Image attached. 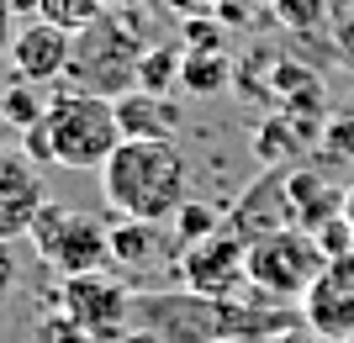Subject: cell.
<instances>
[{
    "label": "cell",
    "mask_w": 354,
    "mask_h": 343,
    "mask_svg": "<svg viewBox=\"0 0 354 343\" xmlns=\"http://www.w3.org/2000/svg\"><path fill=\"white\" fill-rule=\"evenodd\" d=\"M106 206L127 217V222L164 227L175 222L180 206L191 201V159L180 153V143H148V137H127L101 169Z\"/></svg>",
    "instance_id": "obj_1"
},
{
    "label": "cell",
    "mask_w": 354,
    "mask_h": 343,
    "mask_svg": "<svg viewBox=\"0 0 354 343\" xmlns=\"http://www.w3.org/2000/svg\"><path fill=\"white\" fill-rule=\"evenodd\" d=\"M143 37L122 11H101L85 32H74V59H69V85L85 95H106L117 101L127 90H138V63H143Z\"/></svg>",
    "instance_id": "obj_2"
},
{
    "label": "cell",
    "mask_w": 354,
    "mask_h": 343,
    "mask_svg": "<svg viewBox=\"0 0 354 343\" xmlns=\"http://www.w3.org/2000/svg\"><path fill=\"white\" fill-rule=\"evenodd\" d=\"M43 133H48L53 164H64V169H106V159L127 143L122 121H117V101L85 95V90L53 95V106L43 117Z\"/></svg>",
    "instance_id": "obj_3"
},
{
    "label": "cell",
    "mask_w": 354,
    "mask_h": 343,
    "mask_svg": "<svg viewBox=\"0 0 354 343\" xmlns=\"http://www.w3.org/2000/svg\"><path fill=\"white\" fill-rule=\"evenodd\" d=\"M32 248L53 275L74 280V275H101L111 264V227L90 211H69V206H53L48 201L32 222Z\"/></svg>",
    "instance_id": "obj_4"
},
{
    "label": "cell",
    "mask_w": 354,
    "mask_h": 343,
    "mask_svg": "<svg viewBox=\"0 0 354 343\" xmlns=\"http://www.w3.org/2000/svg\"><path fill=\"white\" fill-rule=\"evenodd\" d=\"M133 322L159 343H217L238 328L233 301H212V296H196V291L133 296Z\"/></svg>",
    "instance_id": "obj_5"
},
{
    "label": "cell",
    "mask_w": 354,
    "mask_h": 343,
    "mask_svg": "<svg viewBox=\"0 0 354 343\" xmlns=\"http://www.w3.org/2000/svg\"><path fill=\"white\" fill-rule=\"evenodd\" d=\"M328 254L317 248L307 227H286L275 238H259L249 248V285L270 291V296H307L323 280Z\"/></svg>",
    "instance_id": "obj_6"
},
{
    "label": "cell",
    "mask_w": 354,
    "mask_h": 343,
    "mask_svg": "<svg viewBox=\"0 0 354 343\" xmlns=\"http://www.w3.org/2000/svg\"><path fill=\"white\" fill-rule=\"evenodd\" d=\"M59 306L80 333H90V338H117L122 322L133 317V291H127L117 275H106V269L101 275H74V280H64Z\"/></svg>",
    "instance_id": "obj_7"
},
{
    "label": "cell",
    "mask_w": 354,
    "mask_h": 343,
    "mask_svg": "<svg viewBox=\"0 0 354 343\" xmlns=\"http://www.w3.org/2000/svg\"><path fill=\"white\" fill-rule=\"evenodd\" d=\"M286 227H296L286 169H265V175L233 201V211H227V233H233L243 248H254L259 238H275V233H286Z\"/></svg>",
    "instance_id": "obj_8"
},
{
    "label": "cell",
    "mask_w": 354,
    "mask_h": 343,
    "mask_svg": "<svg viewBox=\"0 0 354 343\" xmlns=\"http://www.w3.org/2000/svg\"><path fill=\"white\" fill-rule=\"evenodd\" d=\"M180 275L196 296H212V301H233V291L249 280V248L222 227L217 238L196 243V248H180Z\"/></svg>",
    "instance_id": "obj_9"
},
{
    "label": "cell",
    "mask_w": 354,
    "mask_h": 343,
    "mask_svg": "<svg viewBox=\"0 0 354 343\" xmlns=\"http://www.w3.org/2000/svg\"><path fill=\"white\" fill-rule=\"evenodd\" d=\"M43 206H48L43 169L32 164L21 148H0V243L27 238Z\"/></svg>",
    "instance_id": "obj_10"
},
{
    "label": "cell",
    "mask_w": 354,
    "mask_h": 343,
    "mask_svg": "<svg viewBox=\"0 0 354 343\" xmlns=\"http://www.w3.org/2000/svg\"><path fill=\"white\" fill-rule=\"evenodd\" d=\"M69 59H74V32L53 27V21H27V27L16 32V48H11L16 79L53 85V79L69 75Z\"/></svg>",
    "instance_id": "obj_11"
},
{
    "label": "cell",
    "mask_w": 354,
    "mask_h": 343,
    "mask_svg": "<svg viewBox=\"0 0 354 343\" xmlns=\"http://www.w3.org/2000/svg\"><path fill=\"white\" fill-rule=\"evenodd\" d=\"M117 121H122V137L175 143V133H180V106H175V95L127 90V95H117Z\"/></svg>",
    "instance_id": "obj_12"
},
{
    "label": "cell",
    "mask_w": 354,
    "mask_h": 343,
    "mask_svg": "<svg viewBox=\"0 0 354 343\" xmlns=\"http://www.w3.org/2000/svg\"><path fill=\"white\" fill-rule=\"evenodd\" d=\"M286 185H291V211H296V227H307V233H317L323 222H333V217H344V195L339 185H328L317 169H286Z\"/></svg>",
    "instance_id": "obj_13"
},
{
    "label": "cell",
    "mask_w": 354,
    "mask_h": 343,
    "mask_svg": "<svg viewBox=\"0 0 354 343\" xmlns=\"http://www.w3.org/2000/svg\"><path fill=\"white\" fill-rule=\"evenodd\" d=\"M301 306H307V322L312 333H323V338H354V291L339 280H317L301 296Z\"/></svg>",
    "instance_id": "obj_14"
},
{
    "label": "cell",
    "mask_w": 354,
    "mask_h": 343,
    "mask_svg": "<svg viewBox=\"0 0 354 343\" xmlns=\"http://www.w3.org/2000/svg\"><path fill=\"white\" fill-rule=\"evenodd\" d=\"M233 79V63L227 53H191L185 48V69H180V85L191 90V95H222Z\"/></svg>",
    "instance_id": "obj_15"
},
{
    "label": "cell",
    "mask_w": 354,
    "mask_h": 343,
    "mask_svg": "<svg viewBox=\"0 0 354 343\" xmlns=\"http://www.w3.org/2000/svg\"><path fill=\"white\" fill-rule=\"evenodd\" d=\"M48 106H53V95H43V85H27V79L16 85L11 79V90L0 95V117L11 121L16 133H27V127H37L48 117Z\"/></svg>",
    "instance_id": "obj_16"
},
{
    "label": "cell",
    "mask_w": 354,
    "mask_h": 343,
    "mask_svg": "<svg viewBox=\"0 0 354 343\" xmlns=\"http://www.w3.org/2000/svg\"><path fill=\"white\" fill-rule=\"evenodd\" d=\"M301 148H307V137L296 133L291 117H275V121H265V127L254 133V153H259L270 169H286V159H291V153H301Z\"/></svg>",
    "instance_id": "obj_17"
},
{
    "label": "cell",
    "mask_w": 354,
    "mask_h": 343,
    "mask_svg": "<svg viewBox=\"0 0 354 343\" xmlns=\"http://www.w3.org/2000/svg\"><path fill=\"white\" fill-rule=\"evenodd\" d=\"M169 227H175L180 248H196V243L217 238L222 227H227V217H222L217 206H207V201H185V206H180V217H175Z\"/></svg>",
    "instance_id": "obj_18"
},
{
    "label": "cell",
    "mask_w": 354,
    "mask_h": 343,
    "mask_svg": "<svg viewBox=\"0 0 354 343\" xmlns=\"http://www.w3.org/2000/svg\"><path fill=\"white\" fill-rule=\"evenodd\" d=\"M180 69H185V53H175V48H148L143 63H138V90L169 95V90L180 85Z\"/></svg>",
    "instance_id": "obj_19"
},
{
    "label": "cell",
    "mask_w": 354,
    "mask_h": 343,
    "mask_svg": "<svg viewBox=\"0 0 354 343\" xmlns=\"http://www.w3.org/2000/svg\"><path fill=\"white\" fill-rule=\"evenodd\" d=\"M153 233L159 227H148V222H122V227H111V264H127V269H138L143 259H153Z\"/></svg>",
    "instance_id": "obj_20"
},
{
    "label": "cell",
    "mask_w": 354,
    "mask_h": 343,
    "mask_svg": "<svg viewBox=\"0 0 354 343\" xmlns=\"http://www.w3.org/2000/svg\"><path fill=\"white\" fill-rule=\"evenodd\" d=\"M101 11L106 0H37V21H53L64 32H85Z\"/></svg>",
    "instance_id": "obj_21"
},
{
    "label": "cell",
    "mask_w": 354,
    "mask_h": 343,
    "mask_svg": "<svg viewBox=\"0 0 354 343\" xmlns=\"http://www.w3.org/2000/svg\"><path fill=\"white\" fill-rule=\"evenodd\" d=\"M275 21L291 32H323L328 27V0H270Z\"/></svg>",
    "instance_id": "obj_22"
},
{
    "label": "cell",
    "mask_w": 354,
    "mask_h": 343,
    "mask_svg": "<svg viewBox=\"0 0 354 343\" xmlns=\"http://www.w3.org/2000/svg\"><path fill=\"white\" fill-rule=\"evenodd\" d=\"M317 159L323 164H349L354 159V117H339V121H328L323 137H317Z\"/></svg>",
    "instance_id": "obj_23"
},
{
    "label": "cell",
    "mask_w": 354,
    "mask_h": 343,
    "mask_svg": "<svg viewBox=\"0 0 354 343\" xmlns=\"http://www.w3.org/2000/svg\"><path fill=\"white\" fill-rule=\"evenodd\" d=\"M312 238H317V248H323L328 259H344V254H354V233H349V222H344V217L323 222L317 233H312Z\"/></svg>",
    "instance_id": "obj_24"
},
{
    "label": "cell",
    "mask_w": 354,
    "mask_h": 343,
    "mask_svg": "<svg viewBox=\"0 0 354 343\" xmlns=\"http://www.w3.org/2000/svg\"><path fill=\"white\" fill-rule=\"evenodd\" d=\"M21 285V264H16V254H11V243H0V306L11 301V291Z\"/></svg>",
    "instance_id": "obj_25"
},
{
    "label": "cell",
    "mask_w": 354,
    "mask_h": 343,
    "mask_svg": "<svg viewBox=\"0 0 354 343\" xmlns=\"http://www.w3.org/2000/svg\"><path fill=\"white\" fill-rule=\"evenodd\" d=\"M11 48H16V6L0 0V59H11Z\"/></svg>",
    "instance_id": "obj_26"
},
{
    "label": "cell",
    "mask_w": 354,
    "mask_h": 343,
    "mask_svg": "<svg viewBox=\"0 0 354 343\" xmlns=\"http://www.w3.org/2000/svg\"><path fill=\"white\" fill-rule=\"evenodd\" d=\"M333 43H339V53L354 63V6L339 16V21H333Z\"/></svg>",
    "instance_id": "obj_27"
},
{
    "label": "cell",
    "mask_w": 354,
    "mask_h": 343,
    "mask_svg": "<svg viewBox=\"0 0 354 343\" xmlns=\"http://www.w3.org/2000/svg\"><path fill=\"white\" fill-rule=\"evenodd\" d=\"M43 343H90V333H80L69 317H64L59 328H43Z\"/></svg>",
    "instance_id": "obj_28"
},
{
    "label": "cell",
    "mask_w": 354,
    "mask_h": 343,
    "mask_svg": "<svg viewBox=\"0 0 354 343\" xmlns=\"http://www.w3.org/2000/svg\"><path fill=\"white\" fill-rule=\"evenodd\" d=\"M11 137H21V133H16V127H11V121H6V117H0V148H11Z\"/></svg>",
    "instance_id": "obj_29"
},
{
    "label": "cell",
    "mask_w": 354,
    "mask_h": 343,
    "mask_svg": "<svg viewBox=\"0 0 354 343\" xmlns=\"http://www.w3.org/2000/svg\"><path fill=\"white\" fill-rule=\"evenodd\" d=\"M344 222H349V233H354V185H349V195H344Z\"/></svg>",
    "instance_id": "obj_30"
},
{
    "label": "cell",
    "mask_w": 354,
    "mask_h": 343,
    "mask_svg": "<svg viewBox=\"0 0 354 343\" xmlns=\"http://www.w3.org/2000/svg\"><path fill=\"white\" fill-rule=\"evenodd\" d=\"M127 343H159V338H148V333H143V338H127Z\"/></svg>",
    "instance_id": "obj_31"
},
{
    "label": "cell",
    "mask_w": 354,
    "mask_h": 343,
    "mask_svg": "<svg viewBox=\"0 0 354 343\" xmlns=\"http://www.w3.org/2000/svg\"><path fill=\"white\" fill-rule=\"evenodd\" d=\"M217 6H243V0H217Z\"/></svg>",
    "instance_id": "obj_32"
}]
</instances>
